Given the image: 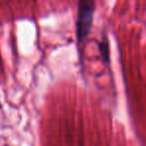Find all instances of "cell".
Returning <instances> with one entry per match:
<instances>
[{"instance_id":"cell-1","label":"cell","mask_w":146,"mask_h":146,"mask_svg":"<svg viewBox=\"0 0 146 146\" xmlns=\"http://www.w3.org/2000/svg\"><path fill=\"white\" fill-rule=\"evenodd\" d=\"M95 4L90 0H81L78 4V18L76 25V34L79 42L84 41V39L89 35L90 29L93 21Z\"/></svg>"},{"instance_id":"cell-2","label":"cell","mask_w":146,"mask_h":146,"mask_svg":"<svg viewBox=\"0 0 146 146\" xmlns=\"http://www.w3.org/2000/svg\"><path fill=\"white\" fill-rule=\"evenodd\" d=\"M98 46H99V50L102 55L103 61L105 63H108L109 62V44H108V40L105 36L103 37L102 41L98 43Z\"/></svg>"}]
</instances>
